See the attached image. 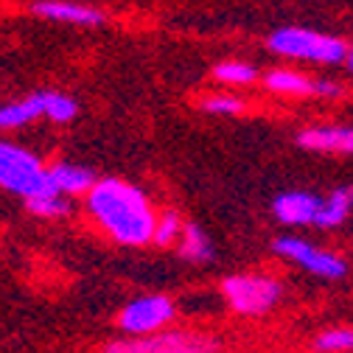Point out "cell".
Instances as JSON below:
<instances>
[{
    "instance_id": "obj_9",
    "label": "cell",
    "mask_w": 353,
    "mask_h": 353,
    "mask_svg": "<svg viewBox=\"0 0 353 353\" xmlns=\"http://www.w3.org/2000/svg\"><path fill=\"white\" fill-rule=\"evenodd\" d=\"M323 199L308 194V191H286L272 202V213L281 225L289 228H305V225H317Z\"/></svg>"
},
{
    "instance_id": "obj_2",
    "label": "cell",
    "mask_w": 353,
    "mask_h": 353,
    "mask_svg": "<svg viewBox=\"0 0 353 353\" xmlns=\"http://www.w3.org/2000/svg\"><path fill=\"white\" fill-rule=\"evenodd\" d=\"M270 42V51L283 57V59H303V62H314V65H345L347 59V46L334 37V34H323L314 28H278L272 31Z\"/></svg>"
},
{
    "instance_id": "obj_5",
    "label": "cell",
    "mask_w": 353,
    "mask_h": 353,
    "mask_svg": "<svg viewBox=\"0 0 353 353\" xmlns=\"http://www.w3.org/2000/svg\"><path fill=\"white\" fill-rule=\"evenodd\" d=\"M219 342L205 334L191 331H165L154 336H138V339H123L104 347V353H216Z\"/></svg>"
},
{
    "instance_id": "obj_13",
    "label": "cell",
    "mask_w": 353,
    "mask_h": 353,
    "mask_svg": "<svg viewBox=\"0 0 353 353\" xmlns=\"http://www.w3.org/2000/svg\"><path fill=\"white\" fill-rule=\"evenodd\" d=\"M51 180L57 185L59 194H87L96 185V176L90 168L81 165H70V163H59L51 168Z\"/></svg>"
},
{
    "instance_id": "obj_14",
    "label": "cell",
    "mask_w": 353,
    "mask_h": 353,
    "mask_svg": "<svg viewBox=\"0 0 353 353\" xmlns=\"http://www.w3.org/2000/svg\"><path fill=\"white\" fill-rule=\"evenodd\" d=\"M350 210H353V191L339 188V191H334V194H328L323 199V208H320V216H317L314 228H323V230L339 228V225H345V219L350 216Z\"/></svg>"
},
{
    "instance_id": "obj_3",
    "label": "cell",
    "mask_w": 353,
    "mask_h": 353,
    "mask_svg": "<svg viewBox=\"0 0 353 353\" xmlns=\"http://www.w3.org/2000/svg\"><path fill=\"white\" fill-rule=\"evenodd\" d=\"M0 188L26 199L42 194H59L51 180V168H46L31 152L14 143H0Z\"/></svg>"
},
{
    "instance_id": "obj_10",
    "label": "cell",
    "mask_w": 353,
    "mask_h": 353,
    "mask_svg": "<svg viewBox=\"0 0 353 353\" xmlns=\"http://www.w3.org/2000/svg\"><path fill=\"white\" fill-rule=\"evenodd\" d=\"M31 12L42 20H57V23H70V26L104 23V14L99 9L81 6V3H68V0H37V3H31Z\"/></svg>"
},
{
    "instance_id": "obj_1",
    "label": "cell",
    "mask_w": 353,
    "mask_h": 353,
    "mask_svg": "<svg viewBox=\"0 0 353 353\" xmlns=\"http://www.w3.org/2000/svg\"><path fill=\"white\" fill-rule=\"evenodd\" d=\"M87 210L118 244L141 247L154 239L157 216L149 199L123 180H99L87 191Z\"/></svg>"
},
{
    "instance_id": "obj_23",
    "label": "cell",
    "mask_w": 353,
    "mask_h": 353,
    "mask_svg": "<svg viewBox=\"0 0 353 353\" xmlns=\"http://www.w3.org/2000/svg\"><path fill=\"white\" fill-rule=\"evenodd\" d=\"M345 65H347V70L353 73V46L347 48V59H345Z\"/></svg>"
},
{
    "instance_id": "obj_22",
    "label": "cell",
    "mask_w": 353,
    "mask_h": 353,
    "mask_svg": "<svg viewBox=\"0 0 353 353\" xmlns=\"http://www.w3.org/2000/svg\"><path fill=\"white\" fill-rule=\"evenodd\" d=\"M314 96H323V99H342V96H345V87H342L339 81H331V79H317Z\"/></svg>"
},
{
    "instance_id": "obj_4",
    "label": "cell",
    "mask_w": 353,
    "mask_h": 353,
    "mask_svg": "<svg viewBox=\"0 0 353 353\" xmlns=\"http://www.w3.org/2000/svg\"><path fill=\"white\" fill-rule=\"evenodd\" d=\"M281 283L270 275H233L225 278L222 283V294L230 303V308L236 314L244 317H258L267 314L278 305L281 300Z\"/></svg>"
},
{
    "instance_id": "obj_17",
    "label": "cell",
    "mask_w": 353,
    "mask_h": 353,
    "mask_svg": "<svg viewBox=\"0 0 353 353\" xmlns=\"http://www.w3.org/2000/svg\"><path fill=\"white\" fill-rule=\"evenodd\" d=\"M28 210L39 219H59L70 213V202L62 194H42V196H28L26 199Z\"/></svg>"
},
{
    "instance_id": "obj_21",
    "label": "cell",
    "mask_w": 353,
    "mask_h": 353,
    "mask_svg": "<svg viewBox=\"0 0 353 353\" xmlns=\"http://www.w3.org/2000/svg\"><path fill=\"white\" fill-rule=\"evenodd\" d=\"M202 110L210 112V115H236V112L244 110V104L236 96H208L202 101Z\"/></svg>"
},
{
    "instance_id": "obj_16",
    "label": "cell",
    "mask_w": 353,
    "mask_h": 353,
    "mask_svg": "<svg viewBox=\"0 0 353 353\" xmlns=\"http://www.w3.org/2000/svg\"><path fill=\"white\" fill-rule=\"evenodd\" d=\"M213 76L222 81V84H236V87H244V84H252L258 79V70L250 65V62H239V59H230V62H219L213 68Z\"/></svg>"
},
{
    "instance_id": "obj_18",
    "label": "cell",
    "mask_w": 353,
    "mask_h": 353,
    "mask_svg": "<svg viewBox=\"0 0 353 353\" xmlns=\"http://www.w3.org/2000/svg\"><path fill=\"white\" fill-rule=\"evenodd\" d=\"M314 350L320 353H350L353 350V328H328L314 339Z\"/></svg>"
},
{
    "instance_id": "obj_7",
    "label": "cell",
    "mask_w": 353,
    "mask_h": 353,
    "mask_svg": "<svg viewBox=\"0 0 353 353\" xmlns=\"http://www.w3.org/2000/svg\"><path fill=\"white\" fill-rule=\"evenodd\" d=\"M171 317H174V303L168 297L152 294V297H141L135 303H129L121 312L118 323L126 334L141 336V334H152V331L168 325Z\"/></svg>"
},
{
    "instance_id": "obj_20",
    "label": "cell",
    "mask_w": 353,
    "mask_h": 353,
    "mask_svg": "<svg viewBox=\"0 0 353 353\" xmlns=\"http://www.w3.org/2000/svg\"><path fill=\"white\" fill-rule=\"evenodd\" d=\"M79 107L70 96H62V93H48V107H46V115L57 123H65L70 118H76Z\"/></svg>"
},
{
    "instance_id": "obj_11",
    "label": "cell",
    "mask_w": 353,
    "mask_h": 353,
    "mask_svg": "<svg viewBox=\"0 0 353 353\" xmlns=\"http://www.w3.org/2000/svg\"><path fill=\"white\" fill-rule=\"evenodd\" d=\"M46 107H48V93H34L23 101L0 107V129H17L23 123H31L39 115H46Z\"/></svg>"
},
{
    "instance_id": "obj_12",
    "label": "cell",
    "mask_w": 353,
    "mask_h": 353,
    "mask_svg": "<svg viewBox=\"0 0 353 353\" xmlns=\"http://www.w3.org/2000/svg\"><path fill=\"white\" fill-rule=\"evenodd\" d=\"M263 84H267V90L281 93V96H314V90H317V79H308V76H303L297 70H286V68L270 70L263 76Z\"/></svg>"
},
{
    "instance_id": "obj_15",
    "label": "cell",
    "mask_w": 353,
    "mask_h": 353,
    "mask_svg": "<svg viewBox=\"0 0 353 353\" xmlns=\"http://www.w3.org/2000/svg\"><path fill=\"white\" fill-rule=\"evenodd\" d=\"M180 255L185 261H191V263H208V261H213V244H210V239L205 236L202 228H196V225H185L183 228Z\"/></svg>"
},
{
    "instance_id": "obj_19",
    "label": "cell",
    "mask_w": 353,
    "mask_h": 353,
    "mask_svg": "<svg viewBox=\"0 0 353 353\" xmlns=\"http://www.w3.org/2000/svg\"><path fill=\"white\" fill-rule=\"evenodd\" d=\"M180 236H183L180 216H176L174 210H168V213H163V216L157 219V228H154V239H152V241H157L160 247H168L171 241H176Z\"/></svg>"
},
{
    "instance_id": "obj_8",
    "label": "cell",
    "mask_w": 353,
    "mask_h": 353,
    "mask_svg": "<svg viewBox=\"0 0 353 353\" xmlns=\"http://www.w3.org/2000/svg\"><path fill=\"white\" fill-rule=\"evenodd\" d=\"M305 152L320 154H353V123H323L308 126L297 135Z\"/></svg>"
},
{
    "instance_id": "obj_6",
    "label": "cell",
    "mask_w": 353,
    "mask_h": 353,
    "mask_svg": "<svg viewBox=\"0 0 353 353\" xmlns=\"http://www.w3.org/2000/svg\"><path fill=\"white\" fill-rule=\"evenodd\" d=\"M275 252L292 263H297L300 270L312 272L317 278H325V281H339L347 275V263L345 258H339L336 252H328L323 247H314L312 241L305 239H297V236H281L275 244Z\"/></svg>"
}]
</instances>
